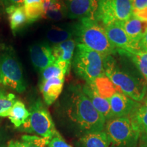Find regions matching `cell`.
I'll list each match as a JSON object with an SVG mask.
<instances>
[{"label": "cell", "mask_w": 147, "mask_h": 147, "mask_svg": "<svg viewBox=\"0 0 147 147\" xmlns=\"http://www.w3.org/2000/svg\"><path fill=\"white\" fill-rule=\"evenodd\" d=\"M61 108L71 123L85 134L102 131L106 119L95 109L80 84H70L61 101Z\"/></svg>", "instance_id": "cell-1"}, {"label": "cell", "mask_w": 147, "mask_h": 147, "mask_svg": "<svg viewBox=\"0 0 147 147\" xmlns=\"http://www.w3.org/2000/svg\"><path fill=\"white\" fill-rule=\"evenodd\" d=\"M73 28L74 39L77 44H82L104 56L115 55L117 52L108 38L105 28L96 20L80 18L74 24Z\"/></svg>", "instance_id": "cell-2"}, {"label": "cell", "mask_w": 147, "mask_h": 147, "mask_svg": "<svg viewBox=\"0 0 147 147\" xmlns=\"http://www.w3.org/2000/svg\"><path fill=\"white\" fill-rule=\"evenodd\" d=\"M104 73L119 92L137 102L144 98L147 91L146 82L129 71L121 69L112 55L104 58Z\"/></svg>", "instance_id": "cell-3"}, {"label": "cell", "mask_w": 147, "mask_h": 147, "mask_svg": "<svg viewBox=\"0 0 147 147\" xmlns=\"http://www.w3.org/2000/svg\"><path fill=\"white\" fill-rule=\"evenodd\" d=\"M105 56L92 50L82 44H77L73 57L72 65L74 72L86 83L105 75Z\"/></svg>", "instance_id": "cell-4"}, {"label": "cell", "mask_w": 147, "mask_h": 147, "mask_svg": "<svg viewBox=\"0 0 147 147\" xmlns=\"http://www.w3.org/2000/svg\"><path fill=\"white\" fill-rule=\"evenodd\" d=\"M105 129L110 144L116 147L135 146L141 134L133 116L110 119L106 121Z\"/></svg>", "instance_id": "cell-5"}, {"label": "cell", "mask_w": 147, "mask_h": 147, "mask_svg": "<svg viewBox=\"0 0 147 147\" xmlns=\"http://www.w3.org/2000/svg\"><path fill=\"white\" fill-rule=\"evenodd\" d=\"M0 84L19 93L26 90L21 63L11 47H5L0 52Z\"/></svg>", "instance_id": "cell-6"}, {"label": "cell", "mask_w": 147, "mask_h": 147, "mask_svg": "<svg viewBox=\"0 0 147 147\" xmlns=\"http://www.w3.org/2000/svg\"><path fill=\"white\" fill-rule=\"evenodd\" d=\"M29 111V118L21 126L25 131L36 134L47 140L59 134L50 113L40 99L32 103Z\"/></svg>", "instance_id": "cell-7"}, {"label": "cell", "mask_w": 147, "mask_h": 147, "mask_svg": "<svg viewBox=\"0 0 147 147\" xmlns=\"http://www.w3.org/2000/svg\"><path fill=\"white\" fill-rule=\"evenodd\" d=\"M133 15L131 0H100L95 20L104 27L123 22Z\"/></svg>", "instance_id": "cell-8"}, {"label": "cell", "mask_w": 147, "mask_h": 147, "mask_svg": "<svg viewBox=\"0 0 147 147\" xmlns=\"http://www.w3.org/2000/svg\"><path fill=\"white\" fill-rule=\"evenodd\" d=\"M104 28L110 43L117 50L126 51L142 50L140 43L134 42L130 39L119 22L106 25Z\"/></svg>", "instance_id": "cell-9"}, {"label": "cell", "mask_w": 147, "mask_h": 147, "mask_svg": "<svg viewBox=\"0 0 147 147\" xmlns=\"http://www.w3.org/2000/svg\"><path fill=\"white\" fill-rule=\"evenodd\" d=\"M100 0H65L67 18L80 19L89 18L95 19Z\"/></svg>", "instance_id": "cell-10"}, {"label": "cell", "mask_w": 147, "mask_h": 147, "mask_svg": "<svg viewBox=\"0 0 147 147\" xmlns=\"http://www.w3.org/2000/svg\"><path fill=\"white\" fill-rule=\"evenodd\" d=\"M113 117H130L136 113L140 104L121 92H116L108 99Z\"/></svg>", "instance_id": "cell-11"}, {"label": "cell", "mask_w": 147, "mask_h": 147, "mask_svg": "<svg viewBox=\"0 0 147 147\" xmlns=\"http://www.w3.org/2000/svg\"><path fill=\"white\" fill-rule=\"evenodd\" d=\"M31 61L34 68L40 72L55 61L52 47L47 42H37L29 48Z\"/></svg>", "instance_id": "cell-12"}, {"label": "cell", "mask_w": 147, "mask_h": 147, "mask_svg": "<svg viewBox=\"0 0 147 147\" xmlns=\"http://www.w3.org/2000/svg\"><path fill=\"white\" fill-rule=\"evenodd\" d=\"M82 87L83 92L89 97L95 109L105 118L106 121L113 118L109 100L108 99L102 97L97 93L92 82L86 83L84 85L82 86Z\"/></svg>", "instance_id": "cell-13"}, {"label": "cell", "mask_w": 147, "mask_h": 147, "mask_svg": "<svg viewBox=\"0 0 147 147\" xmlns=\"http://www.w3.org/2000/svg\"><path fill=\"white\" fill-rule=\"evenodd\" d=\"M65 76L55 77L40 83V89L47 105L51 106L60 96L63 89Z\"/></svg>", "instance_id": "cell-14"}, {"label": "cell", "mask_w": 147, "mask_h": 147, "mask_svg": "<svg viewBox=\"0 0 147 147\" xmlns=\"http://www.w3.org/2000/svg\"><path fill=\"white\" fill-rule=\"evenodd\" d=\"M42 3V18L53 21H60L67 17L65 3L62 0H49Z\"/></svg>", "instance_id": "cell-15"}, {"label": "cell", "mask_w": 147, "mask_h": 147, "mask_svg": "<svg viewBox=\"0 0 147 147\" xmlns=\"http://www.w3.org/2000/svg\"><path fill=\"white\" fill-rule=\"evenodd\" d=\"M5 11L8 16L10 29L14 35H16L24 27L26 26L27 24L29 23L25 12L24 5H21V6L11 5L5 8Z\"/></svg>", "instance_id": "cell-16"}, {"label": "cell", "mask_w": 147, "mask_h": 147, "mask_svg": "<svg viewBox=\"0 0 147 147\" xmlns=\"http://www.w3.org/2000/svg\"><path fill=\"white\" fill-rule=\"evenodd\" d=\"M119 23L130 39L136 43H140L147 31V22L140 21L133 16L129 19Z\"/></svg>", "instance_id": "cell-17"}, {"label": "cell", "mask_w": 147, "mask_h": 147, "mask_svg": "<svg viewBox=\"0 0 147 147\" xmlns=\"http://www.w3.org/2000/svg\"><path fill=\"white\" fill-rule=\"evenodd\" d=\"M46 37L53 45L74 38V28L71 26L53 25L47 30Z\"/></svg>", "instance_id": "cell-18"}, {"label": "cell", "mask_w": 147, "mask_h": 147, "mask_svg": "<svg viewBox=\"0 0 147 147\" xmlns=\"http://www.w3.org/2000/svg\"><path fill=\"white\" fill-rule=\"evenodd\" d=\"M77 43L72 38L52 47L53 55L55 61L61 60L71 63Z\"/></svg>", "instance_id": "cell-19"}, {"label": "cell", "mask_w": 147, "mask_h": 147, "mask_svg": "<svg viewBox=\"0 0 147 147\" xmlns=\"http://www.w3.org/2000/svg\"><path fill=\"white\" fill-rule=\"evenodd\" d=\"M82 147H110V142L106 132L94 131L85 134L80 139Z\"/></svg>", "instance_id": "cell-20"}, {"label": "cell", "mask_w": 147, "mask_h": 147, "mask_svg": "<svg viewBox=\"0 0 147 147\" xmlns=\"http://www.w3.org/2000/svg\"><path fill=\"white\" fill-rule=\"evenodd\" d=\"M29 117V111L21 101H16L7 115V117H8L15 127H20L23 125Z\"/></svg>", "instance_id": "cell-21"}, {"label": "cell", "mask_w": 147, "mask_h": 147, "mask_svg": "<svg viewBox=\"0 0 147 147\" xmlns=\"http://www.w3.org/2000/svg\"><path fill=\"white\" fill-rule=\"evenodd\" d=\"M121 54H123L131 59L133 63L137 67L141 74L147 81V51L140 50L136 51H126L117 50Z\"/></svg>", "instance_id": "cell-22"}, {"label": "cell", "mask_w": 147, "mask_h": 147, "mask_svg": "<svg viewBox=\"0 0 147 147\" xmlns=\"http://www.w3.org/2000/svg\"><path fill=\"white\" fill-rule=\"evenodd\" d=\"M92 83L94 85L97 93L106 99L110 98L116 92H119L114 84L106 75L96 78Z\"/></svg>", "instance_id": "cell-23"}, {"label": "cell", "mask_w": 147, "mask_h": 147, "mask_svg": "<svg viewBox=\"0 0 147 147\" xmlns=\"http://www.w3.org/2000/svg\"><path fill=\"white\" fill-rule=\"evenodd\" d=\"M49 140L36 136H23L21 140H11L8 147H45Z\"/></svg>", "instance_id": "cell-24"}, {"label": "cell", "mask_w": 147, "mask_h": 147, "mask_svg": "<svg viewBox=\"0 0 147 147\" xmlns=\"http://www.w3.org/2000/svg\"><path fill=\"white\" fill-rule=\"evenodd\" d=\"M16 97L14 94L8 93L0 88V117H7L9 110L16 102Z\"/></svg>", "instance_id": "cell-25"}, {"label": "cell", "mask_w": 147, "mask_h": 147, "mask_svg": "<svg viewBox=\"0 0 147 147\" xmlns=\"http://www.w3.org/2000/svg\"><path fill=\"white\" fill-rule=\"evenodd\" d=\"M133 117L140 133L147 136V99L142 105H140Z\"/></svg>", "instance_id": "cell-26"}, {"label": "cell", "mask_w": 147, "mask_h": 147, "mask_svg": "<svg viewBox=\"0 0 147 147\" xmlns=\"http://www.w3.org/2000/svg\"><path fill=\"white\" fill-rule=\"evenodd\" d=\"M24 8H25V12L29 23H34L39 20L40 18H42V16H43V3H42L24 5Z\"/></svg>", "instance_id": "cell-27"}, {"label": "cell", "mask_w": 147, "mask_h": 147, "mask_svg": "<svg viewBox=\"0 0 147 147\" xmlns=\"http://www.w3.org/2000/svg\"><path fill=\"white\" fill-rule=\"evenodd\" d=\"M65 76V74L63 71L54 62L52 65H49V67L41 71L40 83H42L50 78H55V77H62Z\"/></svg>", "instance_id": "cell-28"}, {"label": "cell", "mask_w": 147, "mask_h": 147, "mask_svg": "<svg viewBox=\"0 0 147 147\" xmlns=\"http://www.w3.org/2000/svg\"><path fill=\"white\" fill-rule=\"evenodd\" d=\"M47 146L48 147H72L62 138L60 134H58L49 140Z\"/></svg>", "instance_id": "cell-29"}, {"label": "cell", "mask_w": 147, "mask_h": 147, "mask_svg": "<svg viewBox=\"0 0 147 147\" xmlns=\"http://www.w3.org/2000/svg\"><path fill=\"white\" fill-rule=\"evenodd\" d=\"M132 16L140 21L147 22V6L140 10H134Z\"/></svg>", "instance_id": "cell-30"}, {"label": "cell", "mask_w": 147, "mask_h": 147, "mask_svg": "<svg viewBox=\"0 0 147 147\" xmlns=\"http://www.w3.org/2000/svg\"><path fill=\"white\" fill-rule=\"evenodd\" d=\"M134 10H140L144 8L147 5V0H131Z\"/></svg>", "instance_id": "cell-31"}, {"label": "cell", "mask_w": 147, "mask_h": 147, "mask_svg": "<svg viewBox=\"0 0 147 147\" xmlns=\"http://www.w3.org/2000/svg\"><path fill=\"white\" fill-rule=\"evenodd\" d=\"M5 6L9 7L11 5H15V6H21L24 4V0H1Z\"/></svg>", "instance_id": "cell-32"}, {"label": "cell", "mask_w": 147, "mask_h": 147, "mask_svg": "<svg viewBox=\"0 0 147 147\" xmlns=\"http://www.w3.org/2000/svg\"><path fill=\"white\" fill-rule=\"evenodd\" d=\"M140 45L141 49H142V50L147 51V31L144 34V36H143L140 42Z\"/></svg>", "instance_id": "cell-33"}, {"label": "cell", "mask_w": 147, "mask_h": 147, "mask_svg": "<svg viewBox=\"0 0 147 147\" xmlns=\"http://www.w3.org/2000/svg\"><path fill=\"white\" fill-rule=\"evenodd\" d=\"M138 147H147V136L142 135L140 137Z\"/></svg>", "instance_id": "cell-34"}, {"label": "cell", "mask_w": 147, "mask_h": 147, "mask_svg": "<svg viewBox=\"0 0 147 147\" xmlns=\"http://www.w3.org/2000/svg\"><path fill=\"white\" fill-rule=\"evenodd\" d=\"M42 3L41 0H24V5L34 4V3Z\"/></svg>", "instance_id": "cell-35"}, {"label": "cell", "mask_w": 147, "mask_h": 147, "mask_svg": "<svg viewBox=\"0 0 147 147\" xmlns=\"http://www.w3.org/2000/svg\"><path fill=\"white\" fill-rule=\"evenodd\" d=\"M42 2H45V1H49V0H41Z\"/></svg>", "instance_id": "cell-36"}, {"label": "cell", "mask_w": 147, "mask_h": 147, "mask_svg": "<svg viewBox=\"0 0 147 147\" xmlns=\"http://www.w3.org/2000/svg\"></svg>", "instance_id": "cell-37"}]
</instances>
